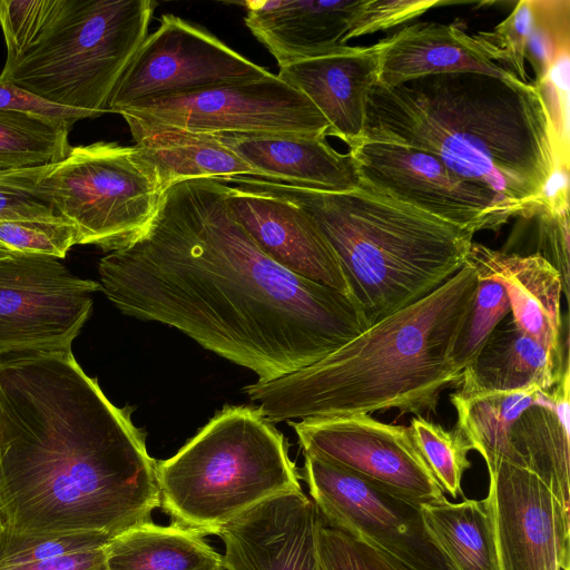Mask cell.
Returning <instances> with one entry per match:
<instances>
[{"mask_svg": "<svg viewBox=\"0 0 570 570\" xmlns=\"http://www.w3.org/2000/svg\"><path fill=\"white\" fill-rule=\"evenodd\" d=\"M98 273L122 314L173 326L259 382L309 366L370 327L352 296L264 254L217 179L168 188L144 233L104 256Z\"/></svg>", "mask_w": 570, "mask_h": 570, "instance_id": "1", "label": "cell"}, {"mask_svg": "<svg viewBox=\"0 0 570 570\" xmlns=\"http://www.w3.org/2000/svg\"><path fill=\"white\" fill-rule=\"evenodd\" d=\"M72 352L0 360V515L19 532L114 537L160 507L146 435Z\"/></svg>", "mask_w": 570, "mask_h": 570, "instance_id": "2", "label": "cell"}, {"mask_svg": "<svg viewBox=\"0 0 570 570\" xmlns=\"http://www.w3.org/2000/svg\"><path fill=\"white\" fill-rule=\"evenodd\" d=\"M363 140L428 151L523 218L542 205L560 166L544 94L515 76L459 71L376 83L366 100Z\"/></svg>", "mask_w": 570, "mask_h": 570, "instance_id": "3", "label": "cell"}, {"mask_svg": "<svg viewBox=\"0 0 570 570\" xmlns=\"http://www.w3.org/2000/svg\"><path fill=\"white\" fill-rule=\"evenodd\" d=\"M478 286L464 266L424 298L367 327L316 363L244 392L271 422L434 411L463 370L451 358Z\"/></svg>", "mask_w": 570, "mask_h": 570, "instance_id": "4", "label": "cell"}, {"mask_svg": "<svg viewBox=\"0 0 570 570\" xmlns=\"http://www.w3.org/2000/svg\"><path fill=\"white\" fill-rule=\"evenodd\" d=\"M248 178L315 223L370 326L448 282L464 266L473 243V232L363 184L347 193H325Z\"/></svg>", "mask_w": 570, "mask_h": 570, "instance_id": "5", "label": "cell"}, {"mask_svg": "<svg viewBox=\"0 0 570 570\" xmlns=\"http://www.w3.org/2000/svg\"><path fill=\"white\" fill-rule=\"evenodd\" d=\"M160 507L173 522L217 534L233 519L302 490L284 435L253 406H225L171 458L157 461Z\"/></svg>", "mask_w": 570, "mask_h": 570, "instance_id": "6", "label": "cell"}, {"mask_svg": "<svg viewBox=\"0 0 570 570\" xmlns=\"http://www.w3.org/2000/svg\"><path fill=\"white\" fill-rule=\"evenodd\" d=\"M156 6L151 0H50L36 33L6 60L0 81L102 115L148 36Z\"/></svg>", "mask_w": 570, "mask_h": 570, "instance_id": "7", "label": "cell"}, {"mask_svg": "<svg viewBox=\"0 0 570 570\" xmlns=\"http://www.w3.org/2000/svg\"><path fill=\"white\" fill-rule=\"evenodd\" d=\"M37 194L78 230V244L104 252L134 243L156 215L164 191L134 146L71 147L36 184Z\"/></svg>", "mask_w": 570, "mask_h": 570, "instance_id": "8", "label": "cell"}, {"mask_svg": "<svg viewBox=\"0 0 570 570\" xmlns=\"http://www.w3.org/2000/svg\"><path fill=\"white\" fill-rule=\"evenodd\" d=\"M147 125L210 135L327 136L328 122L297 89L269 77L135 102L119 112Z\"/></svg>", "mask_w": 570, "mask_h": 570, "instance_id": "9", "label": "cell"}, {"mask_svg": "<svg viewBox=\"0 0 570 570\" xmlns=\"http://www.w3.org/2000/svg\"><path fill=\"white\" fill-rule=\"evenodd\" d=\"M98 289L55 257L12 252L1 258L0 360L71 352Z\"/></svg>", "mask_w": 570, "mask_h": 570, "instance_id": "10", "label": "cell"}, {"mask_svg": "<svg viewBox=\"0 0 570 570\" xmlns=\"http://www.w3.org/2000/svg\"><path fill=\"white\" fill-rule=\"evenodd\" d=\"M271 71L229 48L205 29L163 14L111 91L107 112L119 114L142 100L257 80Z\"/></svg>", "mask_w": 570, "mask_h": 570, "instance_id": "11", "label": "cell"}, {"mask_svg": "<svg viewBox=\"0 0 570 570\" xmlns=\"http://www.w3.org/2000/svg\"><path fill=\"white\" fill-rule=\"evenodd\" d=\"M304 454L417 505L443 498L410 428L370 414L291 421Z\"/></svg>", "mask_w": 570, "mask_h": 570, "instance_id": "12", "label": "cell"}, {"mask_svg": "<svg viewBox=\"0 0 570 570\" xmlns=\"http://www.w3.org/2000/svg\"><path fill=\"white\" fill-rule=\"evenodd\" d=\"M361 184L474 234L497 230L517 213L494 193L413 147L362 140L350 148Z\"/></svg>", "mask_w": 570, "mask_h": 570, "instance_id": "13", "label": "cell"}, {"mask_svg": "<svg viewBox=\"0 0 570 570\" xmlns=\"http://www.w3.org/2000/svg\"><path fill=\"white\" fill-rule=\"evenodd\" d=\"M322 519L415 570H448L429 538L420 505L397 498L316 456L299 473Z\"/></svg>", "mask_w": 570, "mask_h": 570, "instance_id": "14", "label": "cell"}, {"mask_svg": "<svg viewBox=\"0 0 570 570\" xmlns=\"http://www.w3.org/2000/svg\"><path fill=\"white\" fill-rule=\"evenodd\" d=\"M489 476L500 570H569V509L523 466L500 461Z\"/></svg>", "mask_w": 570, "mask_h": 570, "instance_id": "15", "label": "cell"}, {"mask_svg": "<svg viewBox=\"0 0 570 570\" xmlns=\"http://www.w3.org/2000/svg\"><path fill=\"white\" fill-rule=\"evenodd\" d=\"M222 181L230 214L264 254L303 278L353 297L334 249L302 209L256 187L247 176Z\"/></svg>", "mask_w": 570, "mask_h": 570, "instance_id": "16", "label": "cell"}, {"mask_svg": "<svg viewBox=\"0 0 570 570\" xmlns=\"http://www.w3.org/2000/svg\"><path fill=\"white\" fill-rule=\"evenodd\" d=\"M322 517L302 491L271 498L225 524V570H320L317 530Z\"/></svg>", "mask_w": 570, "mask_h": 570, "instance_id": "17", "label": "cell"}, {"mask_svg": "<svg viewBox=\"0 0 570 570\" xmlns=\"http://www.w3.org/2000/svg\"><path fill=\"white\" fill-rule=\"evenodd\" d=\"M380 43L343 45L278 68L277 77L305 95L328 122L327 135L350 148L363 140L366 100L377 83Z\"/></svg>", "mask_w": 570, "mask_h": 570, "instance_id": "18", "label": "cell"}, {"mask_svg": "<svg viewBox=\"0 0 570 570\" xmlns=\"http://www.w3.org/2000/svg\"><path fill=\"white\" fill-rule=\"evenodd\" d=\"M215 136L256 170L258 178L325 193H347L361 185L351 154L336 151L326 136Z\"/></svg>", "mask_w": 570, "mask_h": 570, "instance_id": "19", "label": "cell"}, {"mask_svg": "<svg viewBox=\"0 0 570 570\" xmlns=\"http://www.w3.org/2000/svg\"><path fill=\"white\" fill-rule=\"evenodd\" d=\"M362 0L242 2L245 24L278 68L346 45Z\"/></svg>", "mask_w": 570, "mask_h": 570, "instance_id": "20", "label": "cell"}, {"mask_svg": "<svg viewBox=\"0 0 570 570\" xmlns=\"http://www.w3.org/2000/svg\"><path fill=\"white\" fill-rule=\"evenodd\" d=\"M466 259L503 285L511 317L522 332L554 353H568L560 312L562 282L550 263L539 255L495 250L475 242Z\"/></svg>", "mask_w": 570, "mask_h": 570, "instance_id": "21", "label": "cell"}, {"mask_svg": "<svg viewBox=\"0 0 570 570\" xmlns=\"http://www.w3.org/2000/svg\"><path fill=\"white\" fill-rule=\"evenodd\" d=\"M379 43L377 83L384 86L459 71L514 76L495 63L474 36L453 24L432 21L407 24Z\"/></svg>", "mask_w": 570, "mask_h": 570, "instance_id": "22", "label": "cell"}, {"mask_svg": "<svg viewBox=\"0 0 570 570\" xmlns=\"http://www.w3.org/2000/svg\"><path fill=\"white\" fill-rule=\"evenodd\" d=\"M569 370V352L554 353L522 332L512 317L501 321L463 370L462 395L537 387L551 390Z\"/></svg>", "mask_w": 570, "mask_h": 570, "instance_id": "23", "label": "cell"}, {"mask_svg": "<svg viewBox=\"0 0 570 570\" xmlns=\"http://www.w3.org/2000/svg\"><path fill=\"white\" fill-rule=\"evenodd\" d=\"M122 118L136 142L137 156L153 169L164 193L176 184L191 179L258 177L256 170L215 135Z\"/></svg>", "mask_w": 570, "mask_h": 570, "instance_id": "24", "label": "cell"}, {"mask_svg": "<svg viewBox=\"0 0 570 570\" xmlns=\"http://www.w3.org/2000/svg\"><path fill=\"white\" fill-rule=\"evenodd\" d=\"M570 370V368H569ZM514 422L511 442L521 466L533 472L566 508H570V371Z\"/></svg>", "mask_w": 570, "mask_h": 570, "instance_id": "25", "label": "cell"}, {"mask_svg": "<svg viewBox=\"0 0 570 570\" xmlns=\"http://www.w3.org/2000/svg\"><path fill=\"white\" fill-rule=\"evenodd\" d=\"M105 561L106 570H225L204 534L174 522L148 521L111 537Z\"/></svg>", "mask_w": 570, "mask_h": 570, "instance_id": "26", "label": "cell"}, {"mask_svg": "<svg viewBox=\"0 0 570 570\" xmlns=\"http://www.w3.org/2000/svg\"><path fill=\"white\" fill-rule=\"evenodd\" d=\"M425 531L448 570H500L487 500L420 505Z\"/></svg>", "mask_w": 570, "mask_h": 570, "instance_id": "27", "label": "cell"}, {"mask_svg": "<svg viewBox=\"0 0 570 570\" xmlns=\"http://www.w3.org/2000/svg\"><path fill=\"white\" fill-rule=\"evenodd\" d=\"M539 391L531 387L470 395L454 392L450 395L458 414L455 428L471 450L482 455L489 473L494 471L500 461L521 466L511 442V431L522 412L534 403Z\"/></svg>", "mask_w": 570, "mask_h": 570, "instance_id": "28", "label": "cell"}, {"mask_svg": "<svg viewBox=\"0 0 570 570\" xmlns=\"http://www.w3.org/2000/svg\"><path fill=\"white\" fill-rule=\"evenodd\" d=\"M69 131L43 119L0 111V171L59 163L71 148Z\"/></svg>", "mask_w": 570, "mask_h": 570, "instance_id": "29", "label": "cell"}, {"mask_svg": "<svg viewBox=\"0 0 570 570\" xmlns=\"http://www.w3.org/2000/svg\"><path fill=\"white\" fill-rule=\"evenodd\" d=\"M471 264L476 269V292L451 354L452 362L461 370L474 361L490 334L510 313L503 285L481 266Z\"/></svg>", "mask_w": 570, "mask_h": 570, "instance_id": "30", "label": "cell"}, {"mask_svg": "<svg viewBox=\"0 0 570 570\" xmlns=\"http://www.w3.org/2000/svg\"><path fill=\"white\" fill-rule=\"evenodd\" d=\"M409 428L419 452L443 492L455 499L461 493L462 476L471 468L468 441L455 426L445 430L421 415L414 416Z\"/></svg>", "mask_w": 570, "mask_h": 570, "instance_id": "31", "label": "cell"}, {"mask_svg": "<svg viewBox=\"0 0 570 570\" xmlns=\"http://www.w3.org/2000/svg\"><path fill=\"white\" fill-rule=\"evenodd\" d=\"M111 537L99 532L33 533L2 529L0 566L39 561L104 548Z\"/></svg>", "mask_w": 570, "mask_h": 570, "instance_id": "32", "label": "cell"}, {"mask_svg": "<svg viewBox=\"0 0 570 570\" xmlns=\"http://www.w3.org/2000/svg\"><path fill=\"white\" fill-rule=\"evenodd\" d=\"M76 244L77 227L61 215L0 220V245L10 252L60 259Z\"/></svg>", "mask_w": 570, "mask_h": 570, "instance_id": "33", "label": "cell"}, {"mask_svg": "<svg viewBox=\"0 0 570 570\" xmlns=\"http://www.w3.org/2000/svg\"><path fill=\"white\" fill-rule=\"evenodd\" d=\"M569 1H537L535 18L525 45V60L540 86L557 61L569 52Z\"/></svg>", "mask_w": 570, "mask_h": 570, "instance_id": "34", "label": "cell"}, {"mask_svg": "<svg viewBox=\"0 0 570 570\" xmlns=\"http://www.w3.org/2000/svg\"><path fill=\"white\" fill-rule=\"evenodd\" d=\"M320 570H415L393 556L322 522L317 530Z\"/></svg>", "mask_w": 570, "mask_h": 570, "instance_id": "35", "label": "cell"}, {"mask_svg": "<svg viewBox=\"0 0 570 570\" xmlns=\"http://www.w3.org/2000/svg\"><path fill=\"white\" fill-rule=\"evenodd\" d=\"M534 18L535 0H522L493 30L481 31L474 36L495 63L507 65L508 71L523 82H529L524 53Z\"/></svg>", "mask_w": 570, "mask_h": 570, "instance_id": "36", "label": "cell"}, {"mask_svg": "<svg viewBox=\"0 0 570 570\" xmlns=\"http://www.w3.org/2000/svg\"><path fill=\"white\" fill-rule=\"evenodd\" d=\"M50 165L0 171V220L59 215L36 191L38 179Z\"/></svg>", "mask_w": 570, "mask_h": 570, "instance_id": "37", "label": "cell"}, {"mask_svg": "<svg viewBox=\"0 0 570 570\" xmlns=\"http://www.w3.org/2000/svg\"><path fill=\"white\" fill-rule=\"evenodd\" d=\"M446 3L441 0H362L345 37V43L354 38L403 24Z\"/></svg>", "mask_w": 570, "mask_h": 570, "instance_id": "38", "label": "cell"}, {"mask_svg": "<svg viewBox=\"0 0 570 570\" xmlns=\"http://www.w3.org/2000/svg\"><path fill=\"white\" fill-rule=\"evenodd\" d=\"M537 218V250L560 274L562 293L569 299V206L559 209L539 207Z\"/></svg>", "mask_w": 570, "mask_h": 570, "instance_id": "39", "label": "cell"}, {"mask_svg": "<svg viewBox=\"0 0 570 570\" xmlns=\"http://www.w3.org/2000/svg\"><path fill=\"white\" fill-rule=\"evenodd\" d=\"M0 111L22 114L43 119L69 130L81 119L101 116V114L95 111L50 102L6 81H0Z\"/></svg>", "mask_w": 570, "mask_h": 570, "instance_id": "40", "label": "cell"}, {"mask_svg": "<svg viewBox=\"0 0 570 570\" xmlns=\"http://www.w3.org/2000/svg\"><path fill=\"white\" fill-rule=\"evenodd\" d=\"M0 570H106L105 547L46 560L0 566Z\"/></svg>", "mask_w": 570, "mask_h": 570, "instance_id": "41", "label": "cell"}, {"mask_svg": "<svg viewBox=\"0 0 570 570\" xmlns=\"http://www.w3.org/2000/svg\"><path fill=\"white\" fill-rule=\"evenodd\" d=\"M11 253L12 252L8 250L7 248L0 245V259L10 256Z\"/></svg>", "mask_w": 570, "mask_h": 570, "instance_id": "42", "label": "cell"}, {"mask_svg": "<svg viewBox=\"0 0 570 570\" xmlns=\"http://www.w3.org/2000/svg\"><path fill=\"white\" fill-rule=\"evenodd\" d=\"M2 529H3V525H2V520H1V515H0V532Z\"/></svg>", "mask_w": 570, "mask_h": 570, "instance_id": "43", "label": "cell"}, {"mask_svg": "<svg viewBox=\"0 0 570 570\" xmlns=\"http://www.w3.org/2000/svg\"><path fill=\"white\" fill-rule=\"evenodd\" d=\"M560 570H563V569H560Z\"/></svg>", "mask_w": 570, "mask_h": 570, "instance_id": "44", "label": "cell"}]
</instances>
